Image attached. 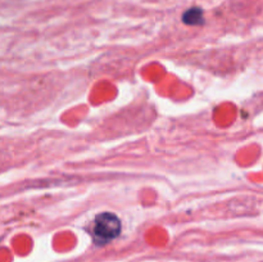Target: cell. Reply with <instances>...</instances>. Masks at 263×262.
<instances>
[{
	"label": "cell",
	"mask_w": 263,
	"mask_h": 262,
	"mask_svg": "<svg viewBox=\"0 0 263 262\" xmlns=\"http://www.w3.org/2000/svg\"><path fill=\"white\" fill-rule=\"evenodd\" d=\"M121 233V221L115 213L103 212L95 217L93 238L99 245H104L117 238Z\"/></svg>",
	"instance_id": "obj_1"
},
{
	"label": "cell",
	"mask_w": 263,
	"mask_h": 262,
	"mask_svg": "<svg viewBox=\"0 0 263 262\" xmlns=\"http://www.w3.org/2000/svg\"><path fill=\"white\" fill-rule=\"evenodd\" d=\"M183 21L186 23V25H202L203 23V12L200 11L199 8H192L189 11L186 12L184 15Z\"/></svg>",
	"instance_id": "obj_2"
}]
</instances>
